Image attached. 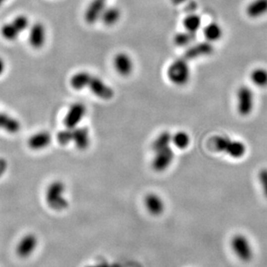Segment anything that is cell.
Wrapping results in <instances>:
<instances>
[{"label":"cell","instance_id":"obj_1","mask_svg":"<svg viewBox=\"0 0 267 267\" xmlns=\"http://www.w3.org/2000/svg\"><path fill=\"white\" fill-rule=\"evenodd\" d=\"M212 147L217 152L225 153L233 159H240L246 153L245 143L230 138L227 135H217L214 137L212 139Z\"/></svg>","mask_w":267,"mask_h":267},{"label":"cell","instance_id":"obj_2","mask_svg":"<svg viewBox=\"0 0 267 267\" xmlns=\"http://www.w3.org/2000/svg\"><path fill=\"white\" fill-rule=\"evenodd\" d=\"M66 187L61 180H54L45 191V201L49 208L56 212L64 211L69 207L65 197Z\"/></svg>","mask_w":267,"mask_h":267},{"label":"cell","instance_id":"obj_3","mask_svg":"<svg viewBox=\"0 0 267 267\" xmlns=\"http://www.w3.org/2000/svg\"><path fill=\"white\" fill-rule=\"evenodd\" d=\"M167 78L177 86H184L190 80L191 70L187 59L181 57L173 61L167 68Z\"/></svg>","mask_w":267,"mask_h":267},{"label":"cell","instance_id":"obj_4","mask_svg":"<svg viewBox=\"0 0 267 267\" xmlns=\"http://www.w3.org/2000/svg\"><path fill=\"white\" fill-rule=\"evenodd\" d=\"M230 246L238 260L244 263H248L253 260L254 255L253 245L247 236L243 233H236L231 239Z\"/></svg>","mask_w":267,"mask_h":267},{"label":"cell","instance_id":"obj_5","mask_svg":"<svg viewBox=\"0 0 267 267\" xmlns=\"http://www.w3.org/2000/svg\"><path fill=\"white\" fill-rule=\"evenodd\" d=\"M255 104V97L250 87H239L236 93V107L241 116H248L253 113Z\"/></svg>","mask_w":267,"mask_h":267},{"label":"cell","instance_id":"obj_6","mask_svg":"<svg viewBox=\"0 0 267 267\" xmlns=\"http://www.w3.org/2000/svg\"><path fill=\"white\" fill-rule=\"evenodd\" d=\"M38 246V236L33 232H29L19 239L16 247V253L21 259H27L36 252Z\"/></svg>","mask_w":267,"mask_h":267},{"label":"cell","instance_id":"obj_7","mask_svg":"<svg viewBox=\"0 0 267 267\" xmlns=\"http://www.w3.org/2000/svg\"><path fill=\"white\" fill-rule=\"evenodd\" d=\"M174 159V153L171 146L166 149L155 152L152 160V168L156 172L160 173L169 168Z\"/></svg>","mask_w":267,"mask_h":267},{"label":"cell","instance_id":"obj_8","mask_svg":"<svg viewBox=\"0 0 267 267\" xmlns=\"http://www.w3.org/2000/svg\"><path fill=\"white\" fill-rule=\"evenodd\" d=\"M87 107L82 103L73 104L69 107V110L64 116V125L67 128H75L83 121V118L86 115Z\"/></svg>","mask_w":267,"mask_h":267},{"label":"cell","instance_id":"obj_9","mask_svg":"<svg viewBox=\"0 0 267 267\" xmlns=\"http://www.w3.org/2000/svg\"><path fill=\"white\" fill-rule=\"evenodd\" d=\"M87 88H89L96 97L104 100H109L114 97V90L98 76L92 75Z\"/></svg>","mask_w":267,"mask_h":267},{"label":"cell","instance_id":"obj_10","mask_svg":"<svg viewBox=\"0 0 267 267\" xmlns=\"http://www.w3.org/2000/svg\"><path fill=\"white\" fill-rule=\"evenodd\" d=\"M214 52V46L210 42H201L192 45L184 53L183 57L187 60L199 58L205 55H211Z\"/></svg>","mask_w":267,"mask_h":267},{"label":"cell","instance_id":"obj_11","mask_svg":"<svg viewBox=\"0 0 267 267\" xmlns=\"http://www.w3.org/2000/svg\"><path fill=\"white\" fill-rule=\"evenodd\" d=\"M144 206L147 211L154 216L162 214L165 211V202L162 198L155 193H149L144 198Z\"/></svg>","mask_w":267,"mask_h":267},{"label":"cell","instance_id":"obj_12","mask_svg":"<svg viewBox=\"0 0 267 267\" xmlns=\"http://www.w3.org/2000/svg\"><path fill=\"white\" fill-rule=\"evenodd\" d=\"M114 69L122 76H128L133 72L134 63L130 55L125 52H120L114 55Z\"/></svg>","mask_w":267,"mask_h":267},{"label":"cell","instance_id":"obj_13","mask_svg":"<svg viewBox=\"0 0 267 267\" xmlns=\"http://www.w3.org/2000/svg\"><path fill=\"white\" fill-rule=\"evenodd\" d=\"M46 28L42 23H36L30 27L29 42L33 48L39 49L45 45L46 41Z\"/></svg>","mask_w":267,"mask_h":267},{"label":"cell","instance_id":"obj_14","mask_svg":"<svg viewBox=\"0 0 267 267\" xmlns=\"http://www.w3.org/2000/svg\"><path fill=\"white\" fill-rule=\"evenodd\" d=\"M107 0H92L87 7L84 18L87 23L93 24L100 19L101 15L106 8Z\"/></svg>","mask_w":267,"mask_h":267},{"label":"cell","instance_id":"obj_15","mask_svg":"<svg viewBox=\"0 0 267 267\" xmlns=\"http://www.w3.org/2000/svg\"><path fill=\"white\" fill-rule=\"evenodd\" d=\"M52 140V135L48 131L37 132L28 139V146L33 150H42L51 144Z\"/></svg>","mask_w":267,"mask_h":267},{"label":"cell","instance_id":"obj_16","mask_svg":"<svg viewBox=\"0 0 267 267\" xmlns=\"http://www.w3.org/2000/svg\"><path fill=\"white\" fill-rule=\"evenodd\" d=\"M72 129V142L78 150H86L90 144V132L87 128L76 127Z\"/></svg>","mask_w":267,"mask_h":267},{"label":"cell","instance_id":"obj_17","mask_svg":"<svg viewBox=\"0 0 267 267\" xmlns=\"http://www.w3.org/2000/svg\"><path fill=\"white\" fill-rule=\"evenodd\" d=\"M20 128V122L17 118L0 111V129H3L10 134H15L19 131Z\"/></svg>","mask_w":267,"mask_h":267},{"label":"cell","instance_id":"obj_18","mask_svg":"<svg viewBox=\"0 0 267 267\" xmlns=\"http://www.w3.org/2000/svg\"><path fill=\"white\" fill-rule=\"evenodd\" d=\"M267 13V0H253L246 7V14L251 18H258Z\"/></svg>","mask_w":267,"mask_h":267},{"label":"cell","instance_id":"obj_19","mask_svg":"<svg viewBox=\"0 0 267 267\" xmlns=\"http://www.w3.org/2000/svg\"><path fill=\"white\" fill-rule=\"evenodd\" d=\"M121 18V11L116 7H106L101 15L100 19L105 25L112 26Z\"/></svg>","mask_w":267,"mask_h":267},{"label":"cell","instance_id":"obj_20","mask_svg":"<svg viewBox=\"0 0 267 267\" xmlns=\"http://www.w3.org/2000/svg\"><path fill=\"white\" fill-rule=\"evenodd\" d=\"M91 76L92 75L87 71L76 72L70 78V86L72 87L74 90H83L88 87Z\"/></svg>","mask_w":267,"mask_h":267},{"label":"cell","instance_id":"obj_21","mask_svg":"<svg viewBox=\"0 0 267 267\" xmlns=\"http://www.w3.org/2000/svg\"><path fill=\"white\" fill-rule=\"evenodd\" d=\"M204 36L206 39L210 43L218 41L223 36V30L219 24L213 22L205 26Z\"/></svg>","mask_w":267,"mask_h":267},{"label":"cell","instance_id":"obj_22","mask_svg":"<svg viewBox=\"0 0 267 267\" xmlns=\"http://www.w3.org/2000/svg\"><path fill=\"white\" fill-rule=\"evenodd\" d=\"M251 82L259 88L267 87V69L262 67L253 69L250 73Z\"/></svg>","mask_w":267,"mask_h":267},{"label":"cell","instance_id":"obj_23","mask_svg":"<svg viewBox=\"0 0 267 267\" xmlns=\"http://www.w3.org/2000/svg\"><path fill=\"white\" fill-rule=\"evenodd\" d=\"M0 32L2 37L8 41L16 40L22 33L20 30L17 27V25L14 24L12 21L3 24V26L0 29Z\"/></svg>","mask_w":267,"mask_h":267},{"label":"cell","instance_id":"obj_24","mask_svg":"<svg viewBox=\"0 0 267 267\" xmlns=\"http://www.w3.org/2000/svg\"><path fill=\"white\" fill-rule=\"evenodd\" d=\"M172 144V135L170 132L163 131L160 134L152 143V149L154 152L159 151L163 149L168 148Z\"/></svg>","mask_w":267,"mask_h":267},{"label":"cell","instance_id":"obj_25","mask_svg":"<svg viewBox=\"0 0 267 267\" xmlns=\"http://www.w3.org/2000/svg\"><path fill=\"white\" fill-rule=\"evenodd\" d=\"M186 31L196 33L201 27V18L197 14L190 13L185 17L183 22Z\"/></svg>","mask_w":267,"mask_h":267},{"label":"cell","instance_id":"obj_26","mask_svg":"<svg viewBox=\"0 0 267 267\" xmlns=\"http://www.w3.org/2000/svg\"><path fill=\"white\" fill-rule=\"evenodd\" d=\"M195 39V33L189 31L179 32L173 37V44L179 47H187L194 42Z\"/></svg>","mask_w":267,"mask_h":267},{"label":"cell","instance_id":"obj_27","mask_svg":"<svg viewBox=\"0 0 267 267\" xmlns=\"http://www.w3.org/2000/svg\"><path fill=\"white\" fill-rule=\"evenodd\" d=\"M172 144L177 149H187L190 144V137L185 131L176 132L174 135H172Z\"/></svg>","mask_w":267,"mask_h":267},{"label":"cell","instance_id":"obj_28","mask_svg":"<svg viewBox=\"0 0 267 267\" xmlns=\"http://www.w3.org/2000/svg\"><path fill=\"white\" fill-rule=\"evenodd\" d=\"M56 140L61 145H68L72 142V129L67 128L61 130L56 135Z\"/></svg>","mask_w":267,"mask_h":267},{"label":"cell","instance_id":"obj_29","mask_svg":"<svg viewBox=\"0 0 267 267\" xmlns=\"http://www.w3.org/2000/svg\"><path fill=\"white\" fill-rule=\"evenodd\" d=\"M258 178L264 196L267 199V168L260 170Z\"/></svg>","mask_w":267,"mask_h":267},{"label":"cell","instance_id":"obj_30","mask_svg":"<svg viewBox=\"0 0 267 267\" xmlns=\"http://www.w3.org/2000/svg\"><path fill=\"white\" fill-rule=\"evenodd\" d=\"M7 162L5 160L0 159V176L3 174V172L6 169Z\"/></svg>","mask_w":267,"mask_h":267},{"label":"cell","instance_id":"obj_31","mask_svg":"<svg viewBox=\"0 0 267 267\" xmlns=\"http://www.w3.org/2000/svg\"><path fill=\"white\" fill-rule=\"evenodd\" d=\"M4 69H5V62L3 58L0 57V76L3 74Z\"/></svg>","mask_w":267,"mask_h":267},{"label":"cell","instance_id":"obj_32","mask_svg":"<svg viewBox=\"0 0 267 267\" xmlns=\"http://www.w3.org/2000/svg\"><path fill=\"white\" fill-rule=\"evenodd\" d=\"M186 1H187V0H171V2H172L173 4H176V5H179V4L185 3Z\"/></svg>","mask_w":267,"mask_h":267},{"label":"cell","instance_id":"obj_33","mask_svg":"<svg viewBox=\"0 0 267 267\" xmlns=\"http://www.w3.org/2000/svg\"><path fill=\"white\" fill-rule=\"evenodd\" d=\"M4 1H5V0H0V6L4 3Z\"/></svg>","mask_w":267,"mask_h":267}]
</instances>
